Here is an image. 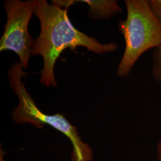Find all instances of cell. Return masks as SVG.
<instances>
[{
    "label": "cell",
    "instance_id": "obj_8",
    "mask_svg": "<svg viewBox=\"0 0 161 161\" xmlns=\"http://www.w3.org/2000/svg\"><path fill=\"white\" fill-rule=\"evenodd\" d=\"M156 157L158 161H161V137L156 145Z\"/></svg>",
    "mask_w": 161,
    "mask_h": 161
},
{
    "label": "cell",
    "instance_id": "obj_2",
    "mask_svg": "<svg viewBox=\"0 0 161 161\" xmlns=\"http://www.w3.org/2000/svg\"><path fill=\"white\" fill-rule=\"evenodd\" d=\"M127 18L121 20L118 29L125 47L116 69L119 77H125L140 57L151 48L161 45V24L153 14L148 0H125Z\"/></svg>",
    "mask_w": 161,
    "mask_h": 161
},
{
    "label": "cell",
    "instance_id": "obj_7",
    "mask_svg": "<svg viewBox=\"0 0 161 161\" xmlns=\"http://www.w3.org/2000/svg\"><path fill=\"white\" fill-rule=\"evenodd\" d=\"M150 9L161 24V0H148Z\"/></svg>",
    "mask_w": 161,
    "mask_h": 161
},
{
    "label": "cell",
    "instance_id": "obj_6",
    "mask_svg": "<svg viewBox=\"0 0 161 161\" xmlns=\"http://www.w3.org/2000/svg\"><path fill=\"white\" fill-rule=\"evenodd\" d=\"M152 74L153 78L161 84V45L155 48L152 56Z\"/></svg>",
    "mask_w": 161,
    "mask_h": 161
},
{
    "label": "cell",
    "instance_id": "obj_1",
    "mask_svg": "<svg viewBox=\"0 0 161 161\" xmlns=\"http://www.w3.org/2000/svg\"><path fill=\"white\" fill-rule=\"evenodd\" d=\"M34 15L40 20L41 32L35 40L31 54L40 55L43 58L40 83L46 86H58L54 66L65 49L74 52L78 47H84L88 51L101 54L115 52L118 48L114 42L102 44L78 30L69 19L68 9L50 4L46 0H38Z\"/></svg>",
    "mask_w": 161,
    "mask_h": 161
},
{
    "label": "cell",
    "instance_id": "obj_3",
    "mask_svg": "<svg viewBox=\"0 0 161 161\" xmlns=\"http://www.w3.org/2000/svg\"><path fill=\"white\" fill-rule=\"evenodd\" d=\"M20 63L12 65L8 71L10 86L19 98V103L12 112V118L17 124L29 123L42 129L45 125L53 127L69 138L72 144L71 161H92V150L80 138L77 128L72 125L64 115L58 113L47 115L36 106L27 92L22 78L26 76Z\"/></svg>",
    "mask_w": 161,
    "mask_h": 161
},
{
    "label": "cell",
    "instance_id": "obj_5",
    "mask_svg": "<svg viewBox=\"0 0 161 161\" xmlns=\"http://www.w3.org/2000/svg\"><path fill=\"white\" fill-rule=\"evenodd\" d=\"M76 2L86 3L90 7L88 16L96 19H109L122 12L118 2L116 0H57L56 4L68 9L69 6Z\"/></svg>",
    "mask_w": 161,
    "mask_h": 161
},
{
    "label": "cell",
    "instance_id": "obj_4",
    "mask_svg": "<svg viewBox=\"0 0 161 161\" xmlns=\"http://www.w3.org/2000/svg\"><path fill=\"white\" fill-rule=\"evenodd\" d=\"M38 0H6L7 22L0 40V52L12 51L18 55L23 68H28L35 40L28 32V25Z\"/></svg>",
    "mask_w": 161,
    "mask_h": 161
},
{
    "label": "cell",
    "instance_id": "obj_9",
    "mask_svg": "<svg viewBox=\"0 0 161 161\" xmlns=\"http://www.w3.org/2000/svg\"><path fill=\"white\" fill-rule=\"evenodd\" d=\"M4 151L1 148V151H0V161H4Z\"/></svg>",
    "mask_w": 161,
    "mask_h": 161
}]
</instances>
